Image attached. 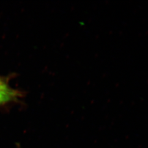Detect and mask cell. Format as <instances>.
Segmentation results:
<instances>
[{
    "instance_id": "1",
    "label": "cell",
    "mask_w": 148,
    "mask_h": 148,
    "mask_svg": "<svg viewBox=\"0 0 148 148\" xmlns=\"http://www.w3.org/2000/svg\"><path fill=\"white\" fill-rule=\"evenodd\" d=\"M19 95L17 91L11 88L3 79L0 78V105L15 101Z\"/></svg>"
}]
</instances>
